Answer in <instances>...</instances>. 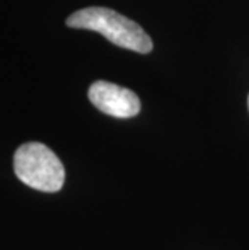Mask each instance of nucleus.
Segmentation results:
<instances>
[{
    "instance_id": "nucleus-3",
    "label": "nucleus",
    "mask_w": 249,
    "mask_h": 250,
    "mask_svg": "<svg viewBox=\"0 0 249 250\" xmlns=\"http://www.w3.org/2000/svg\"><path fill=\"white\" fill-rule=\"evenodd\" d=\"M88 97L97 110L115 118H133L141 111V100L133 90L113 83H92Z\"/></svg>"
},
{
    "instance_id": "nucleus-1",
    "label": "nucleus",
    "mask_w": 249,
    "mask_h": 250,
    "mask_svg": "<svg viewBox=\"0 0 249 250\" xmlns=\"http://www.w3.org/2000/svg\"><path fill=\"white\" fill-rule=\"evenodd\" d=\"M67 26L96 31L112 44L137 54H149L154 47L149 34L139 24L115 10L105 7H88L78 10L67 18Z\"/></svg>"
},
{
    "instance_id": "nucleus-4",
    "label": "nucleus",
    "mask_w": 249,
    "mask_h": 250,
    "mask_svg": "<svg viewBox=\"0 0 249 250\" xmlns=\"http://www.w3.org/2000/svg\"><path fill=\"white\" fill-rule=\"evenodd\" d=\"M248 107H249V99H248Z\"/></svg>"
},
{
    "instance_id": "nucleus-2",
    "label": "nucleus",
    "mask_w": 249,
    "mask_h": 250,
    "mask_svg": "<svg viewBox=\"0 0 249 250\" xmlns=\"http://www.w3.org/2000/svg\"><path fill=\"white\" fill-rule=\"evenodd\" d=\"M15 174L21 183L42 192H57L65 183V168L54 152L41 142L23 144L13 158Z\"/></svg>"
}]
</instances>
